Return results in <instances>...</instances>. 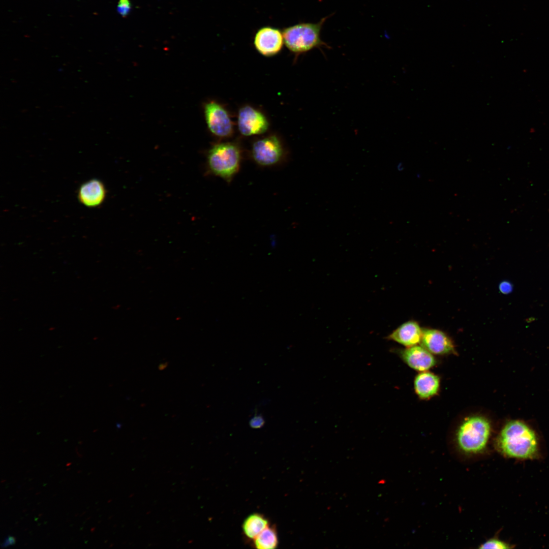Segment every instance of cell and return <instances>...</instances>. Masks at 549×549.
Segmentation results:
<instances>
[{
  "instance_id": "30bf717a",
  "label": "cell",
  "mask_w": 549,
  "mask_h": 549,
  "mask_svg": "<svg viewBox=\"0 0 549 549\" xmlns=\"http://www.w3.org/2000/svg\"><path fill=\"white\" fill-rule=\"evenodd\" d=\"M400 355L410 368L419 372L429 371L437 363L434 355L421 345L407 347L400 352Z\"/></svg>"
},
{
  "instance_id": "3957f363",
  "label": "cell",
  "mask_w": 549,
  "mask_h": 549,
  "mask_svg": "<svg viewBox=\"0 0 549 549\" xmlns=\"http://www.w3.org/2000/svg\"><path fill=\"white\" fill-rule=\"evenodd\" d=\"M491 426L482 415H474L465 418L456 433V441L460 449L467 454L482 452L490 439Z\"/></svg>"
},
{
  "instance_id": "e0dca14e",
  "label": "cell",
  "mask_w": 549,
  "mask_h": 549,
  "mask_svg": "<svg viewBox=\"0 0 549 549\" xmlns=\"http://www.w3.org/2000/svg\"><path fill=\"white\" fill-rule=\"evenodd\" d=\"M265 421L260 415H255L249 421L250 426L254 429H259L263 426Z\"/></svg>"
},
{
  "instance_id": "5b68a950",
  "label": "cell",
  "mask_w": 549,
  "mask_h": 549,
  "mask_svg": "<svg viewBox=\"0 0 549 549\" xmlns=\"http://www.w3.org/2000/svg\"><path fill=\"white\" fill-rule=\"evenodd\" d=\"M251 156L258 165L268 167L280 163L284 156L280 139L275 135L268 136L255 141L252 146Z\"/></svg>"
},
{
  "instance_id": "9c48e42d",
  "label": "cell",
  "mask_w": 549,
  "mask_h": 549,
  "mask_svg": "<svg viewBox=\"0 0 549 549\" xmlns=\"http://www.w3.org/2000/svg\"><path fill=\"white\" fill-rule=\"evenodd\" d=\"M420 344L433 355H444L455 353L451 339L438 329H423Z\"/></svg>"
},
{
  "instance_id": "4fadbf2b",
  "label": "cell",
  "mask_w": 549,
  "mask_h": 549,
  "mask_svg": "<svg viewBox=\"0 0 549 549\" xmlns=\"http://www.w3.org/2000/svg\"><path fill=\"white\" fill-rule=\"evenodd\" d=\"M440 379L439 376L429 371L420 372L414 381L415 392L422 400L431 399L440 390Z\"/></svg>"
},
{
  "instance_id": "277c9868",
  "label": "cell",
  "mask_w": 549,
  "mask_h": 549,
  "mask_svg": "<svg viewBox=\"0 0 549 549\" xmlns=\"http://www.w3.org/2000/svg\"><path fill=\"white\" fill-rule=\"evenodd\" d=\"M241 159V151L237 144L222 142L209 150L207 165L212 174L230 182L239 170Z\"/></svg>"
},
{
  "instance_id": "ffe728a7",
  "label": "cell",
  "mask_w": 549,
  "mask_h": 549,
  "mask_svg": "<svg viewBox=\"0 0 549 549\" xmlns=\"http://www.w3.org/2000/svg\"><path fill=\"white\" fill-rule=\"evenodd\" d=\"M8 537L9 538L10 545H13L15 543L16 540L14 537L9 536Z\"/></svg>"
},
{
  "instance_id": "2e32d148",
  "label": "cell",
  "mask_w": 549,
  "mask_h": 549,
  "mask_svg": "<svg viewBox=\"0 0 549 549\" xmlns=\"http://www.w3.org/2000/svg\"><path fill=\"white\" fill-rule=\"evenodd\" d=\"M513 547L512 545L507 543V542L498 539L497 538H491L479 546V548H495V549H504V548H511Z\"/></svg>"
},
{
  "instance_id": "5bb4252c",
  "label": "cell",
  "mask_w": 549,
  "mask_h": 549,
  "mask_svg": "<svg viewBox=\"0 0 549 549\" xmlns=\"http://www.w3.org/2000/svg\"><path fill=\"white\" fill-rule=\"evenodd\" d=\"M268 526L269 522L265 516L259 513H254L245 518L242 529L247 537L253 540Z\"/></svg>"
},
{
  "instance_id": "6da1fadb",
  "label": "cell",
  "mask_w": 549,
  "mask_h": 549,
  "mask_svg": "<svg viewBox=\"0 0 549 549\" xmlns=\"http://www.w3.org/2000/svg\"><path fill=\"white\" fill-rule=\"evenodd\" d=\"M497 450L504 456L517 460H533L538 456V443L534 432L525 423H507L496 440Z\"/></svg>"
},
{
  "instance_id": "9a60e30c",
  "label": "cell",
  "mask_w": 549,
  "mask_h": 549,
  "mask_svg": "<svg viewBox=\"0 0 549 549\" xmlns=\"http://www.w3.org/2000/svg\"><path fill=\"white\" fill-rule=\"evenodd\" d=\"M254 545L259 549H273L278 545L276 529L269 525L253 539Z\"/></svg>"
},
{
  "instance_id": "ba28073f",
  "label": "cell",
  "mask_w": 549,
  "mask_h": 549,
  "mask_svg": "<svg viewBox=\"0 0 549 549\" xmlns=\"http://www.w3.org/2000/svg\"><path fill=\"white\" fill-rule=\"evenodd\" d=\"M284 44L282 30L270 26L260 28L254 38L256 49L265 56H272L279 53Z\"/></svg>"
},
{
  "instance_id": "7a4b0ae2",
  "label": "cell",
  "mask_w": 549,
  "mask_h": 549,
  "mask_svg": "<svg viewBox=\"0 0 549 549\" xmlns=\"http://www.w3.org/2000/svg\"><path fill=\"white\" fill-rule=\"evenodd\" d=\"M330 16L323 17L318 22H300L284 28V44L292 52L300 54L314 48H329L321 37L323 26Z\"/></svg>"
},
{
  "instance_id": "8fae6325",
  "label": "cell",
  "mask_w": 549,
  "mask_h": 549,
  "mask_svg": "<svg viewBox=\"0 0 549 549\" xmlns=\"http://www.w3.org/2000/svg\"><path fill=\"white\" fill-rule=\"evenodd\" d=\"M106 191L103 183L98 179H90L79 187L77 197L80 202L88 207H96L104 201Z\"/></svg>"
},
{
  "instance_id": "7c38bea8",
  "label": "cell",
  "mask_w": 549,
  "mask_h": 549,
  "mask_svg": "<svg viewBox=\"0 0 549 549\" xmlns=\"http://www.w3.org/2000/svg\"><path fill=\"white\" fill-rule=\"evenodd\" d=\"M422 331L417 322L409 321L399 326L387 338L409 347L420 343Z\"/></svg>"
},
{
  "instance_id": "8992f818",
  "label": "cell",
  "mask_w": 549,
  "mask_h": 549,
  "mask_svg": "<svg viewBox=\"0 0 549 549\" xmlns=\"http://www.w3.org/2000/svg\"><path fill=\"white\" fill-rule=\"evenodd\" d=\"M206 122L211 133L220 138L230 137L234 126L227 110L220 104L211 101L204 107Z\"/></svg>"
},
{
  "instance_id": "52a82bcc",
  "label": "cell",
  "mask_w": 549,
  "mask_h": 549,
  "mask_svg": "<svg viewBox=\"0 0 549 549\" xmlns=\"http://www.w3.org/2000/svg\"><path fill=\"white\" fill-rule=\"evenodd\" d=\"M237 125L242 135L250 136L266 132L269 127V123L261 111L250 105H246L239 110Z\"/></svg>"
},
{
  "instance_id": "ac0fdd59",
  "label": "cell",
  "mask_w": 549,
  "mask_h": 549,
  "mask_svg": "<svg viewBox=\"0 0 549 549\" xmlns=\"http://www.w3.org/2000/svg\"><path fill=\"white\" fill-rule=\"evenodd\" d=\"M499 289L502 293L507 294L512 292L513 286L509 281H504L500 284Z\"/></svg>"
},
{
  "instance_id": "d6986e66",
  "label": "cell",
  "mask_w": 549,
  "mask_h": 549,
  "mask_svg": "<svg viewBox=\"0 0 549 549\" xmlns=\"http://www.w3.org/2000/svg\"><path fill=\"white\" fill-rule=\"evenodd\" d=\"M9 545H10V543H9V538H8V537H7V538H6L5 539L4 542L2 544H1V547H6L8 546Z\"/></svg>"
}]
</instances>
